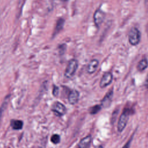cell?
<instances>
[{
	"label": "cell",
	"instance_id": "obj_1",
	"mask_svg": "<svg viewBox=\"0 0 148 148\" xmlns=\"http://www.w3.org/2000/svg\"><path fill=\"white\" fill-rule=\"evenodd\" d=\"M131 113V111L129 108H125L123 111L117 124V130L119 132H121L125 128Z\"/></svg>",
	"mask_w": 148,
	"mask_h": 148
},
{
	"label": "cell",
	"instance_id": "obj_2",
	"mask_svg": "<svg viewBox=\"0 0 148 148\" xmlns=\"http://www.w3.org/2000/svg\"><path fill=\"white\" fill-rule=\"evenodd\" d=\"M141 34L139 30L136 27H132L128 33V40L131 45H137L140 40Z\"/></svg>",
	"mask_w": 148,
	"mask_h": 148
},
{
	"label": "cell",
	"instance_id": "obj_3",
	"mask_svg": "<svg viewBox=\"0 0 148 148\" xmlns=\"http://www.w3.org/2000/svg\"><path fill=\"white\" fill-rule=\"evenodd\" d=\"M78 66L77 61L75 59L71 60L65 69V76L67 78H71L75 75Z\"/></svg>",
	"mask_w": 148,
	"mask_h": 148
},
{
	"label": "cell",
	"instance_id": "obj_4",
	"mask_svg": "<svg viewBox=\"0 0 148 148\" xmlns=\"http://www.w3.org/2000/svg\"><path fill=\"white\" fill-rule=\"evenodd\" d=\"M51 110L57 116H62L66 112V107L62 103L59 102H56L53 104Z\"/></svg>",
	"mask_w": 148,
	"mask_h": 148
},
{
	"label": "cell",
	"instance_id": "obj_5",
	"mask_svg": "<svg viewBox=\"0 0 148 148\" xmlns=\"http://www.w3.org/2000/svg\"><path fill=\"white\" fill-rule=\"evenodd\" d=\"M113 75L111 72H106L103 74V76L101 79L99 83V86L101 88H105L109 86L112 82Z\"/></svg>",
	"mask_w": 148,
	"mask_h": 148
},
{
	"label": "cell",
	"instance_id": "obj_6",
	"mask_svg": "<svg viewBox=\"0 0 148 148\" xmlns=\"http://www.w3.org/2000/svg\"><path fill=\"white\" fill-rule=\"evenodd\" d=\"M105 18V13L101 10L97 9L94 14V22L95 26L99 28Z\"/></svg>",
	"mask_w": 148,
	"mask_h": 148
},
{
	"label": "cell",
	"instance_id": "obj_7",
	"mask_svg": "<svg viewBox=\"0 0 148 148\" xmlns=\"http://www.w3.org/2000/svg\"><path fill=\"white\" fill-rule=\"evenodd\" d=\"M113 96V91L111 89L109 91H108L105 97L103 98L101 102V105L102 108H108L110 106L111 102L112 101V98Z\"/></svg>",
	"mask_w": 148,
	"mask_h": 148
},
{
	"label": "cell",
	"instance_id": "obj_8",
	"mask_svg": "<svg viewBox=\"0 0 148 148\" xmlns=\"http://www.w3.org/2000/svg\"><path fill=\"white\" fill-rule=\"evenodd\" d=\"M79 98V92L76 90H72L68 97V100L70 104L75 105L77 103Z\"/></svg>",
	"mask_w": 148,
	"mask_h": 148
},
{
	"label": "cell",
	"instance_id": "obj_9",
	"mask_svg": "<svg viewBox=\"0 0 148 148\" xmlns=\"http://www.w3.org/2000/svg\"><path fill=\"white\" fill-rule=\"evenodd\" d=\"M91 142V136L88 135L82 138L77 145L76 148H89Z\"/></svg>",
	"mask_w": 148,
	"mask_h": 148
},
{
	"label": "cell",
	"instance_id": "obj_10",
	"mask_svg": "<svg viewBox=\"0 0 148 148\" xmlns=\"http://www.w3.org/2000/svg\"><path fill=\"white\" fill-rule=\"evenodd\" d=\"M98 64H99V61L98 60H96V59L92 60L88 64V66L87 67V72L90 74L93 73L96 71L98 66Z\"/></svg>",
	"mask_w": 148,
	"mask_h": 148
},
{
	"label": "cell",
	"instance_id": "obj_11",
	"mask_svg": "<svg viewBox=\"0 0 148 148\" xmlns=\"http://www.w3.org/2000/svg\"><path fill=\"white\" fill-rule=\"evenodd\" d=\"M64 23H65V20L62 18H60L57 20L56 27H55V29L53 32V36H54L57 34H58L59 32L63 28Z\"/></svg>",
	"mask_w": 148,
	"mask_h": 148
},
{
	"label": "cell",
	"instance_id": "obj_12",
	"mask_svg": "<svg viewBox=\"0 0 148 148\" xmlns=\"http://www.w3.org/2000/svg\"><path fill=\"white\" fill-rule=\"evenodd\" d=\"M10 125L14 130H21L23 126V122L20 120H12Z\"/></svg>",
	"mask_w": 148,
	"mask_h": 148
},
{
	"label": "cell",
	"instance_id": "obj_13",
	"mask_svg": "<svg viewBox=\"0 0 148 148\" xmlns=\"http://www.w3.org/2000/svg\"><path fill=\"white\" fill-rule=\"evenodd\" d=\"M148 66V61L146 58H143L138 64L137 69L139 71H143Z\"/></svg>",
	"mask_w": 148,
	"mask_h": 148
},
{
	"label": "cell",
	"instance_id": "obj_14",
	"mask_svg": "<svg viewBox=\"0 0 148 148\" xmlns=\"http://www.w3.org/2000/svg\"><path fill=\"white\" fill-rule=\"evenodd\" d=\"M101 105H95L89 109V113L91 114H95L98 113L101 109Z\"/></svg>",
	"mask_w": 148,
	"mask_h": 148
},
{
	"label": "cell",
	"instance_id": "obj_15",
	"mask_svg": "<svg viewBox=\"0 0 148 148\" xmlns=\"http://www.w3.org/2000/svg\"><path fill=\"white\" fill-rule=\"evenodd\" d=\"M60 136L58 134H54L51 136L50 138L51 142L54 144H58L60 142Z\"/></svg>",
	"mask_w": 148,
	"mask_h": 148
},
{
	"label": "cell",
	"instance_id": "obj_16",
	"mask_svg": "<svg viewBox=\"0 0 148 148\" xmlns=\"http://www.w3.org/2000/svg\"><path fill=\"white\" fill-rule=\"evenodd\" d=\"M58 87L56 86V85H54L53 86V94L54 97H57L58 94Z\"/></svg>",
	"mask_w": 148,
	"mask_h": 148
},
{
	"label": "cell",
	"instance_id": "obj_17",
	"mask_svg": "<svg viewBox=\"0 0 148 148\" xmlns=\"http://www.w3.org/2000/svg\"><path fill=\"white\" fill-rule=\"evenodd\" d=\"M132 138H133V136H131L130 139L127 141V142L124 145V146L122 148H129L130 146V144L131 143V141L132 140Z\"/></svg>",
	"mask_w": 148,
	"mask_h": 148
},
{
	"label": "cell",
	"instance_id": "obj_18",
	"mask_svg": "<svg viewBox=\"0 0 148 148\" xmlns=\"http://www.w3.org/2000/svg\"><path fill=\"white\" fill-rule=\"evenodd\" d=\"M145 86L146 88H147L148 89V74L147 75V77L145 79Z\"/></svg>",
	"mask_w": 148,
	"mask_h": 148
},
{
	"label": "cell",
	"instance_id": "obj_19",
	"mask_svg": "<svg viewBox=\"0 0 148 148\" xmlns=\"http://www.w3.org/2000/svg\"><path fill=\"white\" fill-rule=\"evenodd\" d=\"M95 148H103V147L102 145H98V146H97Z\"/></svg>",
	"mask_w": 148,
	"mask_h": 148
},
{
	"label": "cell",
	"instance_id": "obj_20",
	"mask_svg": "<svg viewBox=\"0 0 148 148\" xmlns=\"http://www.w3.org/2000/svg\"><path fill=\"white\" fill-rule=\"evenodd\" d=\"M61 1H62V2H66V1H67L68 0H61Z\"/></svg>",
	"mask_w": 148,
	"mask_h": 148
}]
</instances>
